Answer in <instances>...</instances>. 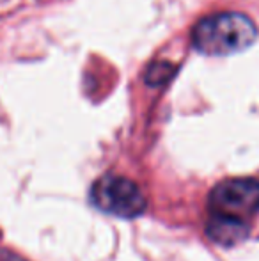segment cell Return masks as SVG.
Here are the masks:
<instances>
[{"label": "cell", "instance_id": "cell-4", "mask_svg": "<svg viewBox=\"0 0 259 261\" xmlns=\"http://www.w3.org/2000/svg\"><path fill=\"white\" fill-rule=\"evenodd\" d=\"M249 222L210 215L206 224V233L213 242L220 245H235L249 234Z\"/></svg>", "mask_w": 259, "mask_h": 261}, {"label": "cell", "instance_id": "cell-6", "mask_svg": "<svg viewBox=\"0 0 259 261\" xmlns=\"http://www.w3.org/2000/svg\"><path fill=\"white\" fill-rule=\"evenodd\" d=\"M0 261H25L21 258H18L16 254H13V252L6 251V249L0 247Z\"/></svg>", "mask_w": 259, "mask_h": 261}, {"label": "cell", "instance_id": "cell-1", "mask_svg": "<svg viewBox=\"0 0 259 261\" xmlns=\"http://www.w3.org/2000/svg\"><path fill=\"white\" fill-rule=\"evenodd\" d=\"M257 38L249 16L240 13H217L203 18L192 32L194 46L206 55H229L245 50Z\"/></svg>", "mask_w": 259, "mask_h": 261}, {"label": "cell", "instance_id": "cell-2", "mask_svg": "<svg viewBox=\"0 0 259 261\" xmlns=\"http://www.w3.org/2000/svg\"><path fill=\"white\" fill-rule=\"evenodd\" d=\"M91 199L101 212L123 219L138 217L148 206L140 187L119 174H105L96 179L91 189Z\"/></svg>", "mask_w": 259, "mask_h": 261}, {"label": "cell", "instance_id": "cell-5", "mask_svg": "<svg viewBox=\"0 0 259 261\" xmlns=\"http://www.w3.org/2000/svg\"><path fill=\"white\" fill-rule=\"evenodd\" d=\"M174 76V66L169 62H155L148 68L146 73V82L149 86H162L167 84Z\"/></svg>", "mask_w": 259, "mask_h": 261}, {"label": "cell", "instance_id": "cell-3", "mask_svg": "<svg viewBox=\"0 0 259 261\" xmlns=\"http://www.w3.org/2000/svg\"><path fill=\"white\" fill-rule=\"evenodd\" d=\"M210 215L249 222L259 212V181L252 178H233L218 183L210 194Z\"/></svg>", "mask_w": 259, "mask_h": 261}]
</instances>
